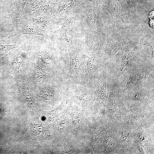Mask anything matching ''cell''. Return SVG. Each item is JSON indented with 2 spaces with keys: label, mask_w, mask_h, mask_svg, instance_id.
I'll return each mask as SVG.
<instances>
[{
  "label": "cell",
  "mask_w": 154,
  "mask_h": 154,
  "mask_svg": "<svg viewBox=\"0 0 154 154\" xmlns=\"http://www.w3.org/2000/svg\"><path fill=\"white\" fill-rule=\"evenodd\" d=\"M16 48V43L13 45H10L8 44L7 45H3L0 44V52H8L10 50Z\"/></svg>",
  "instance_id": "6"
},
{
  "label": "cell",
  "mask_w": 154,
  "mask_h": 154,
  "mask_svg": "<svg viewBox=\"0 0 154 154\" xmlns=\"http://www.w3.org/2000/svg\"><path fill=\"white\" fill-rule=\"evenodd\" d=\"M33 128L36 134L38 135H42L44 133V128L41 125L34 124L33 126Z\"/></svg>",
  "instance_id": "5"
},
{
  "label": "cell",
  "mask_w": 154,
  "mask_h": 154,
  "mask_svg": "<svg viewBox=\"0 0 154 154\" xmlns=\"http://www.w3.org/2000/svg\"><path fill=\"white\" fill-rule=\"evenodd\" d=\"M25 30L27 33L31 35L32 36L37 34V30L34 26L30 25H26L25 26Z\"/></svg>",
  "instance_id": "4"
},
{
  "label": "cell",
  "mask_w": 154,
  "mask_h": 154,
  "mask_svg": "<svg viewBox=\"0 0 154 154\" xmlns=\"http://www.w3.org/2000/svg\"><path fill=\"white\" fill-rule=\"evenodd\" d=\"M144 75V71H141L137 72L129 78L127 84L128 86H130L139 83L143 79Z\"/></svg>",
  "instance_id": "1"
},
{
  "label": "cell",
  "mask_w": 154,
  "mask_h": 154,
  "mask_svg": "<svg viewBox=\"0 0 154 154\" xmlns=\"http://www.w3.org/2000/svg\"><path fill=\"white\" fill-rule=\"evenodd\" d=\"M131 58L129 56L125 55L121 60L119 74L123 72L124 69L128 67L131 62Z\"/></svg>",
  "instance_id": "2"
},
{
  "label": "cell",
  "mask_w": 154,
  "mask_h": 154,
  "mask_svg": "<svg viewBox=\"0 0 154 154\" xmlns=\"http://www.w3.org/2000/svg\"><path fill=\"white\" fill-rule=\"evenodd\" d=\"M22 62V59L21 57H16L13 61L11 64L12 70L15 73L19 72V68Z\"/></svg>",
  "instance_id": "3"
},
{
  "label": "cell",
  "mask_w": 154,
  "mask_h": 154,
  "mask_svg": "<svg viewBox=\"0 0 154 154\" xmlns=\"http://www.w3.org/2000/svg\"></svg>",
  "instance_id": "7"
}]
</instances>
